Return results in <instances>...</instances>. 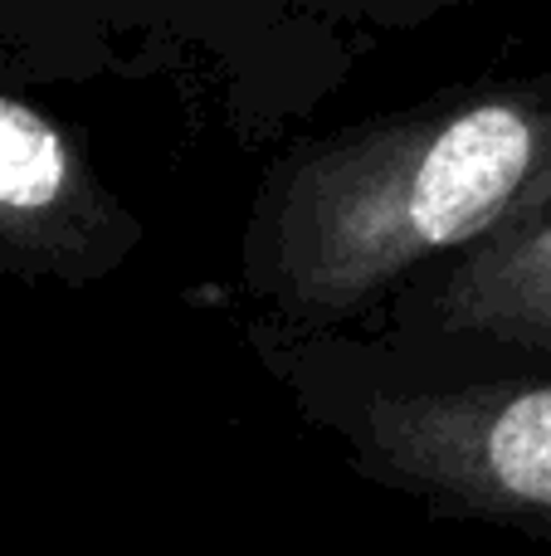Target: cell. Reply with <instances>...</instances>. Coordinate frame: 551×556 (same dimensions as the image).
I'll return each mask as SVG.
<instances>
[{
	"label": "cell",
	"mask_w": 551,
	"mask_h": 556,
	"mask_svg": "<svg viewBox=\"0 0 551 556\" xmlns=\"http://www.w3.org/2000/svg\"><path fill=\"white\" fill-rule=\"evenodd\" d=\"M551 172V74L494 78L273 156L240 240L279 332H337L494 235Z\"/></svg>",
	"instance_id": "obj_1"
},
{
	"label": "cell",
	"mask_w": 551,
	"mask_h": 556,
	"mask_svg": "<svg viewBox=\"0 0 551 556\" xmlns=\"http://www.w3.org/2000/svg\"><path fill=\"white\" fill-rule=\"evenodd\" d=\"M254 346L361 479L439 518L551 542V366L430 371L342 332L279 327Z\"/></svg>",
	"instance_id": "obj_2"
},
{
	"label": "cell",
	"mask_w": 551,
	"mask_h": 556,
	"mask_svg": "<svg viewBox=\"0 0 551 556\" xmlns=\"http://www.w3.org/2000/svg\"><path fill=\"white\" fill-rule=\"evenodd\" d=\"M361 49L303 0H0L10 84H171L244 142L328 103Z\"/></svg>",
	"instance_id": "obj_3"
},
{
	"label": "cell",
	"mask_w": 551,
	"mask_h": 556,
	"mask_svg": "<svg viewBox=\"0 0 551 556\" xmlns=\"http://www.w3.org/2000/svg\"><path fill=\"white\" fill-rule=\"evenodd\" d=\"M142 220L98 176L88 142L15 88H0V274L84 288L117 274Z\"/></svg>",
	"instance_id": "obj_4"
},
{
	"label": "cell",
	"mask_w": 551,
	"mask_h": 556,
	"mask_svg": "<svg viewBox=\"0 0 551 556\" xmlns=\"http://www.w3.org/2000/svg\"><path fill=\"white\" fill-rule=\"evenodd\" d=\"M396 303L390 332H400V346L551 366V172L494 235L420 274Z\"/></svg>",
	"instance_id": "obj_5"
},
{
	"label": "cell",
	"mask_w": 551,
	"mask_h": 556,
	"mask_svg": "<svg viewBox=\"0 0 551 556\" xmlns=\"http://www.w3.org/2000/svg\"><path fill=\"white\" fill-rule=\"evenodd\" d=\"M312 15L337 25L351 39H376V35H410V29L430 25V20L449 15V10L469 5V0H303Z\"/></svg>",
	"instance_id": "obj_6"
}]
</instances>
